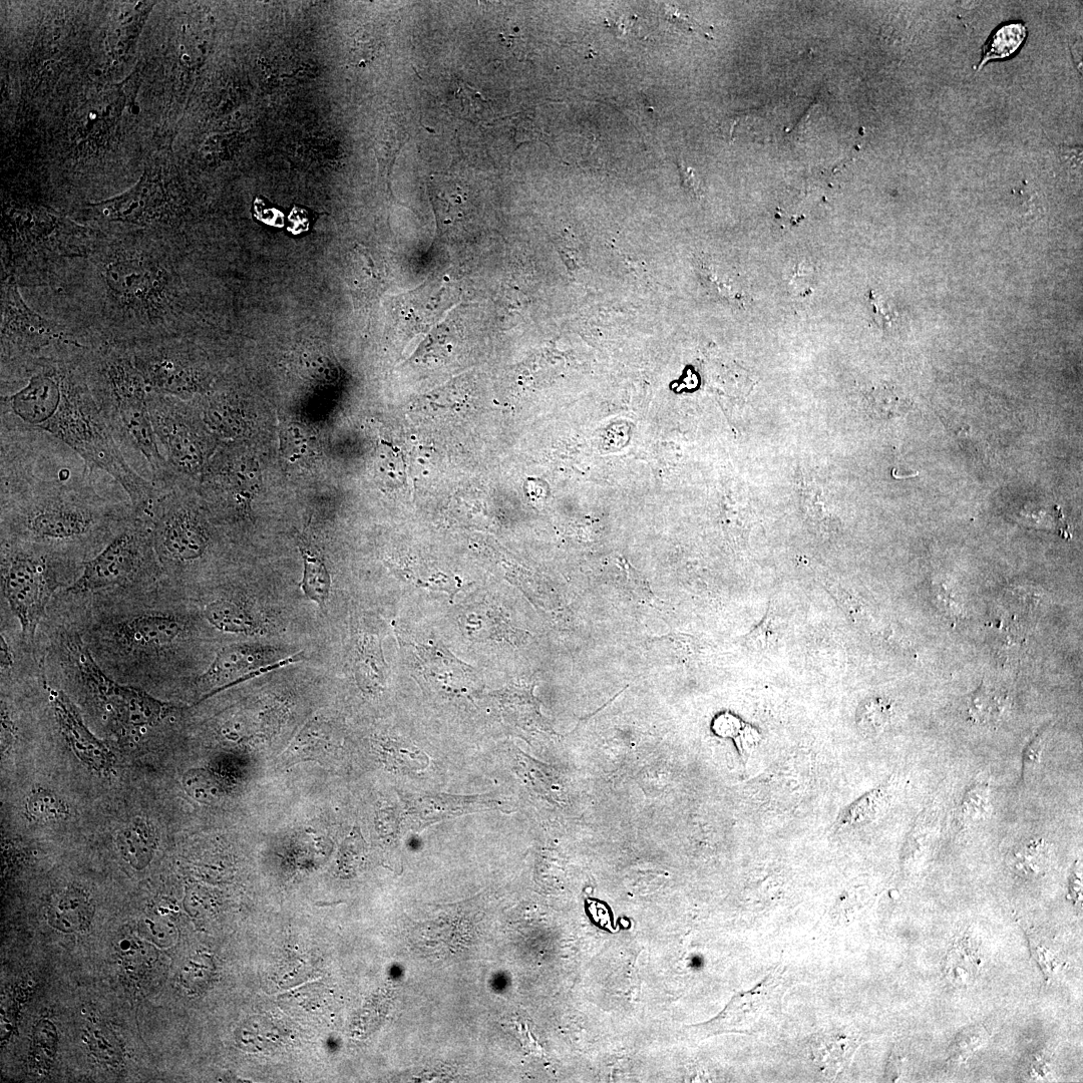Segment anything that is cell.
Masks as SVG:
<instances>
[{"label":"cell","mask_w":1083,"mask_h":1083,"mask_svg":"<svg viewBox=\"0 0 1083 1083\" xmlns=\"http://www.w3.org/2000/svg\"><path fill=\"white\" fill-rule=\"evenodd\" d=\"M66 347L2 372V430L46 434L94 474L110 475L127 493L133 512L147 517L161 490L126 460L91 389L86 353Z\"/></svg>","instance_id":"obj_1"},{"label":"cell","mask_w":1083,"mask_h":1083,"mask_svg":"<svg viewBox=\"0 0 1083 1083\" xmlns=\"http://www.w3.org/2000/svg\"><path fill=\"white\" fill-rule=\"evenodd\" d=\"M31 451L27 433L2 431L3 539L63 553L106 542L133 517L97 493L90 470L53 465L48 474Z\"/></svg>","instance_id":"obj_2"},{"label":"cell","mask_w":1083,"mask_h":1083,"mask_svg":"<svg viewBox=\"0 0 1083 1083\" xmlns=\"http://www.w3.org/2000/svg\"><path fill=\"white\" fill-rule=\"evenodd\" d=\"M3 221L2 278L20 287L58 289L105 236L40 205L6 203Z\"/></svg>","instance_id":"obj_3"},{"label":"cell","mask_w":1083,"mask_h":1083,"mask_svg":"<svg viewBox=\"0 0 1083 1083\" xmlns=\"http://www.w3.org/2000/svg\"><path fill=\"white\" fill-rule=\"evenodd\" d=\"M86 366L93 394L119 446L140 454L152 481L162 485L167 465L151 421L150 390L131 352L121 344L99 340L87 350Z\"/></svg>","instance_id":"obj_4"},{"label":"cell","mask_w":1083,"mask_h":1083,"mask_svg":"<svg viewBox=\"0 0 1083 1083\" xmlns=\"http://www.w3.org/2000/svg\"><path fill=\"white\" fill-rule=\"evenodd\" d=\"M2 590L23 635L33 641L53 594L63 553L15 540L2 542Z\"/></svg>","instance_id":"obj_5"},{"label":"cell","mask_w":1083,"mask_h":1083,"mask_svg":"<svg viewBox=\"0 0 1083 1083\" xmlns=\"http://www.w3.org/2000/svg\"><path fill=\"white\" fill-rule=\"evenodd\" d=\"M2 285V369L60 348L91 345L72 327L31 307L16 281L3 278Z\"/></svg>","instance_id":"obj_6"},{"label":"cell","mask_w":1083,"mask_h":1083,"mask_svg":"<svg viewBox=\"0 0 1083 1083\" xmlns=\"http://www.w3.org/2000/svg\"><path fill=\"white\" fill-rule=\"evenodd\" d=\"M157 568L150 523L134 513L107 546L84 563L82 574L68 591L74 594L96 592L132 582Z\"/></svg>","instance_id":"obj_7"},{"label":"cell","mask_w":1083,"mask_h":1083,"mask_svg":"<svg viewBox=\"0 0 1083 1083\" xmlns=\"http://www.w3.org/2000/svg\"><path fill=\"white\" fill-rule=\"evenodd\" d=\"M160 490L146 518L158 560L170 567L198 562L207 555L211 544L204 517L190 503L179 500L165 488Z\"/></svg>","instance_id":"obj_8"},{"label":"cell","mask_w":1083,"mask_h":1083,"mask_svg":"<svg viewBox=\"0 0 1083 1083\" xmlns=\"http://www.w3.org/2000/svg\"><path fill=\"white\" fill-rule=\"evenodd\" d=\"M148 405L155 435L167 453V479L162 486L173 472L198 474L210 453L209 438L173 397L150 392Z\"/></svg>","instance_id":"obj_9"},{"label":"cell","mask_w":1083,"mask_h":1083,"mask_svg":"<svg viewBox=\"0 0 1083 1083\" xmlns=\"http://www.w3.org/2000/svg\"><path fill=\"white\" fill-rule=\"evenodd\" d=\"M780 987L781 974L773 973L754 989L739 993L715 1018L696 1027L707 1036L721 1033H749L755 1030L756 1025L781 997Z\"/></svg>","instance_id":"obj_10"},{"label":"cell","mask_w":1083,"mask_h":1083,"mask_svg":"<svg viewBox=\"0 0 1083 1083\" xmlns=\"http://www.w3.org/2000/svg\"><path fill=\"white\" fill-rule=\"evenodd\" d=\"M184 630V623L174 615L143 613L115 623L110 636L129 653L156 654L173 645Z\"/></svg>","instance_id":"obj_11"},{"label":"cell","mask_w":1083,"mask_h":1083,"mask_svg":"<svg viewBox=\"0 0 1083 1083\" xmlns=\"http://www.w3.org/2000/svg\"><path fill=\"white\" fill-rule=\"evenodd\" d=\"M457 287L449 281L431 279L413 292L399 297L400 325L407 334L428 331L459 299Z\"/></svg>","instance_id":"obj_12"},{"label":"cell","mask_w":1083,"mask_h":1083,"mask_svg":"<svg viewBox=\"0 0 1083 1083\" xmlns=\"http://www.w3.org/2000/svg\"><path fill=\"white\" fill-rule=\"evenodd\" d=\"M94 914L95 906L90 895L80 888L71 887L53 899L48 920L55 929L75 933L88 929Z\"/></svg>","instance_id":"obj_13"},{"label":"cell","mask_w":1083,"mask_h":1083,"mask_svg":"<svg viewBox=\"0 0 1083 1083\" xmlns=\"http://www.w3.org/2000/svg\"><path fill=\"white\" fill-rule=\"evenodd\" d=\"M123 859L136 870H144L153 860L158 838L152 825L141 818L124 827L116 839Z\"/></svg>","instance_id":"obj_14"},{"label":"cell","mask_w":1083,"mask_h":1083,"mask_svg":"<svg viewBox=\"0 0 1083 1083\" xmlns=\"http://www.w3.org/2000/svg\"><path fill=\"white\" fill-rule=\"evenodd\" d=\"M204 615L216 629L226 633L255 635L263 627L244 602L223 598L205 607Z\"/></svg>","instance_id":"obj_15"},{"label":"cell","mask_w":1083,"mask_h":1083,"mask_svg":"<svg viewBox=\"0 0 1083 1083\" xmlns=\"http://www.w3.org/2000/svg\"><path fill=\"white\" fill-rule=\"evenodd\" d=\"M269 651L264 648L256 649L245 645H230L222 648L208 670L202 675L204 683L214 685L225 682L235 676L246 667L253 666L261 661Z\"/></svg>","instance_id":"obj_16"},{"label":"cell","mask_w":1083,"mask_h":1083,"mask_svg":"<svg viewBox=\"0 0 1083 1083\" xmlns=\"http://www.w3.org/2000/svg\"><path fill=\"white\" fill-rule=\"evenodd\" d=\"M857 1038L845 1033L830 1034L817 1041L813 1048L814 1060L822 1072L835 1077L850 1063L857 1048Z\"/></svg>","instance_id":"obj_17"},{"label":"cell","mask_w":1083,"mask_h":1083,"mask_svg":"<svg viewBox=\"0 0 1083 1083\" xmlns=\"http://www.w3.org/2000/svg\"><path fill=\"white\" fill-rule=\"evenodd\" d=\"M386 668L380 640L375 636H366L359 646L356 659L359 683L371 691L382 688L386 679Z\"/></svg>","instance_id":"obj_18"},{"label":"cell","mask_w":1083,"mask_h":1083,"mask_svg":"<svg viewBox=\"0 0 1083 1083\" xmlns=\"http://www.w3.org/2000/svg\"><path fill=\"white\" fill-rule=\"evenodd\" d=\"M304 560L303 578L300 584L305 597L324 606L330 593L331 577L323 560L310 550H302Z\"/></svg>","instance_id":"obj_19"},{"label":"cell","mask_w":1083,"mask_h":1083,"mask_svg":"<svg viewBox=\"0 0 1083 1083\" xmlns=\"http://www.w3.org/2000/svg\"><path fill=\"white\" fill-rule=\"evenodd\" d=\"M1027 37V29L1021 23L1006 24L998 28L982 49V58L978 70L987 62L1002 60L1012 56Z\"/></svg>","instance_id":"obj_20"},{"label":"cell","mask_w":1083,"mask_h":1083,"mask_svg":"<svg viewBox=\"0 0 1083 1083\" xmlns=\"http://www.w3.org/2000/svg\"><path fill=\"white\" fill-rule=\"evenodd\" d=\"M892 714L889 702L880 697L865 700L857 711V725L866 736H877L885 730Z\"/></svg>","instance_id":"obj_21"},{"label":"cell","mask_w":1083,"mask_h":1083,"mask_svg":"<svg viewBox=\"0 0 1083 1083\" xmlns=\"http://www.w3.org/2000/svg\"><path fill=\"white\" fill-rule=\"evenodd\" d=\"M1004 708L1000 694L982 685L970 698L968 714L975 724L991 725L1001 718Z\"/></svg>","instance_id":"obj_22"},{"label":"cell","mask_w":1083,"mask_h":1083,"mask_svg":"<svg viewBox=\"0 0 1083 1083\" xmlns=\"http://www.w3.org/2000/svg\"><path fill=\"white\" fill-rule=\"evenodd\" d=\"M119 953L125 969L134 974L149 971L158 961L154 946L134 937L120 942Z\"/></svg>","instance_id":"obj_23"},{"label":"cell","mask_w":1083,"mask_h":1083,"mask_svg":"<svg viewBox=\"0 0 1083 1083\" xmlns=\"http://www.w3.org/2000/svg\"><path fill=\"white\" fill-rule=\"evenodd\" d=\"M58 1034L55 1025L48 1020L39 1023L34 1034L31 1063L40 1072L51 1068L57 1050Z\"/></svg>","instance_id":"obj_24"},{"label":"cell","mask_w":1083,"mask_h":1083,"mask_svg":"<svg viewBox=\"0 0 1083 1083\" xmlns=\"http://www.w3.org/2000/svg\"><path fill=\"white\" fill-rule=\"evenodd\" d=\"M31 818L38 822H55L66 819L69 809L66 803L54 792L40 789L35 791L27 804Z\"/></svg>","instance_id":"obj_25"},{"label":"cell","mask_w":1083,"mask_h":1083,"mask_svg":"<svg viewBox=\"0 0 1083 1083\" xmlns=\"http://www.w3.org/2000/svg\"><path fill=\"white\" fill-rule=\"evenodd\" d=\"M86 1040L92 1053L100 1060L116 1062L120 1058V1049L116 1038L104 1026H95L86 1030Z\"/></svg>","instance_id":"obj_26"},{"label":"cell","mask_w":1083,"mask_h":1083,"mask_svg":"<svg viewBox=\"0 0 1083 1083\" xmlns=\"http://www.w3.org/2000/svg\"><path fill=\"white\" fill-rule=\"evenodd\" d=\"M184 785L189 795L199 801H214L218 787L214 778L205 771H191L185 776Z\"/></svg>","instance_id":"obj_27"},{"label":"cell","mask_w":1083,"mask_h":1083,"mask_svg":"<svg viewBox=\"0 0 1083 1083\" xmlns=\"http://www.w3.org/2000/svg\"><path fill=\"white\" fill-rule=\"evenodd\" d=\"M989 797L985 785H976L965 796L962 816L966 822L975 823L985 818L988 813Z\"/></svg>","instance_id":"obj_28"},{"label":"cell","mask_w":1083,"mask_h":1083,"mask_svg":"<svg viewBox=\"0 0 1083 1083\" xmlns=\"http://www.w3.org/2000/svg\"><path fill=\"white\" fill-rule=\"evenodd\" d=\"M557 249L572 274H577L583 268L581 250L573 238L560 239Z\"/></svg>","instance_id":"obj_29"},{"label":"cell","mask_w":1083,"mask_h":1083,"mask_svg":"<svg viewBox=\"0 0 1083 1083\" xmlns=\"http://www.w3.org/2000/svg\"><path fill=\"white\" fill-rule=\"evenodd\" d=\"M1044 735L1045 731L1042 730L1025 748L1022 755V778L1039 765L1044 748Z\"/></svg>","instance_id":"obj_30"},{"label":"cell","mask_w":1083,"mask_h":1083,"mask_svg":"<svg viewBox=\"0 0 1083 1083\" xmlns=\"http://www.w3.org/2000/svg\"><path fill=\"white\" fill-rule=\"evenodd\" d=\"M299 660H300V658H298V655H294V656L285 658V659L280 660V661H276V662H273V663H269L267 665L259 666L258 668L252 669L249 672H247V673L243 674L242 676L238 677L233 682H230L229 684H227V685L217 689L216 691L210 693L206 697H210L211 695H213V694H215V693H217L219 691L225 690V689H227L229 687H232L234 685L245 682L246 680L256 678L258 676H261V675H263L265 673L271 672V671L276 670L278 668H282V667L287 666L289 664L295 663V662H297Z\"/></svg>","instance_id":"obj_31"},{"label":"cell","mask_w":1083,"mask_h":1083,"mask_svg":"<svg viewBox=\"0 0 1083 1083\" xmlns=\"http://www.w3.org/2000/svg\"><path fill=\"white\" fill-rule=\"evenodd\" d=\"M677 168L679 171L681 186L685 192H687L695 200H701L703 198V190L701 187L700 179L696 172L685 165L682 160L677 161Z\"/></svg>","instance_id":"obj_32"},{"label":"cell","mask_w":1083,"mask_h":1083,"mask_svg":"<svg viewBox=\"0 0 1083 1083\" xmlns=\"http://www.w3.org/2000/svg\"><path fill=\"white\" fill-rule=\"evenodd\" d=\"M714 732L720 737L736 738L743 729L742 722L732 714H722L714 721Z\"/></svg>","instance_id":"obj_33"},{"label":"cell","mask_w":1083,"mask_h":1083,"mask_svg":"<svg viewBox=\"0 0 1083 1083\" xmlns=\"http://www.w3.org/2000/svg\"><path fill=\"white\" fill-rule=\"evenodd\" d=\"M875 317L881 327H891L896 319V314L889 305L879 296L871 294Z\"/></svg>","instance_id":"obj_34"},{"label":"cell","mask_w":1083,"mask_h":1083,"mask_svg":"<svg viewBox=\"0 0 1083 1083\" xmlns=\"http://www.w3.org/2000/svg\"><path fill=\"white\" fill-rule=\"evenodd\" d=\"M735 739L741 752L746 755H750L760 743L759 733L751 727L743 728Z\"/></svg>","instance_id":"obj_35"},{"label":"cell","mask_w":1083,"mask_h":1083,"mask_svg":"<svg viewBox=\"0 0 1083 1083\" xmlns=\"http://www.w3.org/2000/svg\"><path fill=\"white\" fill-rule=\"evenodd\" d=\"M0 661H2V668L6 670L14 665L13 652L4 633L2 634V659Z\"/></svg>","instance_id":"obj_36"}]
</instances>
